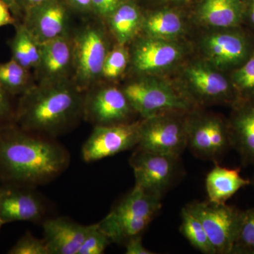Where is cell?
I'll return each mask as SVG.
<instances>
[{
	"mask_svg": "<svg viewBox=\"0 0 254 254\" xmlns=\"http://www.w3.org/2000/svg\"><path fill=\"white\" fill-rule=\"evenodd\" d=\"M237 105L227 125L230 145L244 163L254 165V95L242 98Z\"/></svg>",
	"mask_w": 254,
	"mask_h": 254,
	"instance_id": "15",
	"label": "cell"
},
{
	"mask_svg": "<svg viewBox=\"0 0 254 254\" xmlns=\"http://www.w3.org/2000/svg\"><path fill=\"white\" fill-rule=\"evenodd\" d=\"M25 4L28 6V9L36 6V5L41 4L42 3L45 2L47 0H23Z\"/></svg>",
	"mask_w": 254,
	"mask_h": 254,
	"instance_id": "37",
	"label": "cell"
},
{
	"mask_svg": "<svg viewBox=\"0 0 254 254\" xmlns=\"http://www.w3.org/2000/svg\"><path fill=\"white\" fill-rule=\"evenodd\" d=\"M2 1H4L9 6L10 9L13 11L17 9L18 0H2Z\"/></svg>",
	"mask_w": 254,
	"mask_h": 254,
	"instance_id": "38",
	"label": "cell"
},
{
	"mask_svg": "<svg viewBox=\"0 0 254 254\" xmlns=\"http://www.w3.org/2000/svg\"><path fill=\"white\" fill-rule=\"evenodd\" d=\"M4 222H3L2 219H1V215H0V230H1V227L4 225Z\"/></svg>",
	"mask_w": 254,
	"mask_h": 254,
	"instance_id": "40",
	"label": "cell"
},
{
	"mask_svg": "<svg viewBox=\"0 0 254 254\" xmlns=\"http://www.w3.org/2000/svg\"><path fill=\"white\" fill-rule=\"evenodd\" d=\"M71 44L74 84L82 92L102 76L108 44L104 32L95 25L82 28Z\"/></svg>",
	"mask_w": 254,
	"mask_h": 254,
	"instance_id": "5",
	"label": "cell"
},
{
	"mask_svg": "<svg viewBox=\"0 0 254 254\" xmlns=\"http://www.w3.org/2000/svg\"><path fill=\"white\" fill-rule=\"evenodd\" d=\"M244 6L241 0H204L200 16L214 27L235 28L243 18Z\"/></svg>",
	"mask_w": 254,
	"mask_h": 254,
	"instance_id": "21",
	"label": "cell"
},
{
	"mask_svg": "<svg viewBox=\"0 0 254 254\" xmlns=\"http://www.w3.org/2000/svg\"><path fill=\"white\" fill-rule=\"evenodd\" d=\"M180 157L136 148L129 160L134 174V187L162 198L181 176Z\"/></svg>",
	"mask_w": 254,
	"mask_h": 254,
	"instance_id": "4",
	"label": "cell"
},
{
	"mask_svg": "<svg viewBox=\"0 0 254 254\" xmlns=\"http://www.w3.org/2000/svg\"><path fill=\"white\" fill-rule=\"evenodd\" d=\"M25 188L10 185L0 188V215L4 224L37 222L44 215L41 200Z\"/></svg>",
	"mask_w": 254,
	"mask_h": 254,
	"instance_id": "14",
	"label": "cell"
},
{
	"mask_svg": "<svg viewBox=\"0 0 254 254\" xmlns=\"http://www.w3.org/2000/svg\"><path fill=\"white\" fill-rule=\"evenodd\" d=\"M181 51L177 45L167 40L148 38L135 46L133 64L142 73L154 72L168 68L176 63Z\"/></svg>",
	"mask_w": 254,
	"mask_h": 254,
	"instance_id": "18",
	"label": "cell"
},
{
	"mask_svg": "<svg viewBox=\"0 0 254 254\" xmlns=\"http://www.w3.org/2000/svg\"><path fill=\"white\" fill-rule=\"evenodd\" d=\"M108 18L110 29L119 45L131 41L141 28V16L136 5L125 1Z\"/></svg>",
	"mask_w": 254,
	"mask_h": 254,
	"instance_id": "22",
	"label": "cell"
},
{
	"mask_svg": "<svg viewBox=\"0 0 254 254\" xmlns=\"http://www.w3.org/2000/svg\"><path fill=\"white\" fill-rule=\"evenodd\" d=\"M128 60V52L125 46L119 45L108 52L102 71V76L110 79L119 77L125 71Z\"/></svg>",
	"mask_w": 254,
	"mask_h": 254,
	"instance_id": "30",
	"label": "cell"
},
{
	"mask_svg": "<svg viewBox=\"0 0 254 254\" xmlns=\"http://www.w3.org/2000/svg\"><path fill=\"white\" fill-rule=\"evenodd\" d=\"M127 0H92V11L101 17L108 18Z\"/></svg>",
	"mask_w": 254,
	"mask_h": 254,
	"instance_id": "32",
	"label": "cell"
},
{
	"mask_svg": "<svg viewBox=\"0 0 254 254\" xmlns=\"http://www.w3.org/2000/svg\"><path fill=\"white\" fill-rule=\"evenodd\" d=\"M250 184V180L241 176L240 169L223 168L215 163L205 178V190L209 201L226 203L238 190Z\"/></svg>",
	"mask_w": 254,
	"mask_h": 254,
	"instance_id": "20",
	"label": "cell"
},
{
	"mask_svg": "<svg viewBox=\"0 0 254 254\" xmlns=\"http://www.w3.org/2000/svg\"><path fill=\"white\" fill-rule=\"evenodd\" d=\"M187 76L192 88L201 100L235 99L237 93L233 84L221 73L201 64L189 68Z\"/></svg>",
	"mask_w": 254,
	"mask_h": 254,
	"instance_id": "19",
	"label": "cell"
},
{
	"mask_svg": "<svg viewBox=\"0 0 254 254\" xmlns=\"http://www.w3.org/2000/svg\"><path fill=\"white\" fill-rule=\"evenodd\" d=\"M41 60L36 68L41 82L67 79L73 68L72 44L67 36L40 43Z\"/></svg>",
	"mask_w": 254,
	"mask_h": 254,
	"instance_id": "16",
	"label": "cell"
},
{
	"mask_svg": "<svg viewBox=\"0 0 254 254\" xmlns=\"http://www.w3.org/2000/svg\"><path fill=\"white\" fill-rule=\"evenodd\" d=\"M141 122L95 126L81 150L86 163L98 161L138 145Z\"/></svg>",
	"mask_w": 254,
	"mask_h": 254,
	"instance_id": "9",
	"label": "cell"
},
{
	"mask_svg": "<svg viewBox=\"0 0 254 254\" xmlns=\"http://www.w3.org/2000/svg\"><path fill=\"white\" fill-rule=\"evenodd\" d=\"M12 115L7 93L0 88V127L4 126L3 122L11 118Z\"/></svg>",
	"mask_w": 254,
	"mask_h": 254,
	"instance_id": "34",
	"label": "cell"
},
{
	"mask_svg": "<svg viewBox=\"0 0 254 254\" xmlns=\"http://www.w3.org/2000/svg\"><path fill=\"white\" fill-rule=\"evenodd\" d=\"M123 91L131 108L144 119L158 114L190 109V103L182 95L165 83L142 78L127 84Z\"/></svg>",
	"mask_w": 254,
	"mask_h": 254,
	"instance_id": "6",
	"label": "cell"
},
{
	"mask_svg": "<svg viewBox=\"0 0 254 254\" xmlns=\"http://www.w3.org/2000/svg\"><path fill=\"white\" fill-rule=\"evenodd\" d=\"M12 58L20 65L30 70L36 69L41 60V46L24 24L18 25L10 43Z\"/></svg>",
	"mask_w": 254,
	"mask_h": 254,
	"instance_id": "23",
	"label": "cell"
},
{
	"mask_svg": "<svg viewBox=\"0 0 254 254\" xmlns=\"http://www.w3.org/2000/svg\"><path fill=\"white\" fill-rule=\"evenodd\" d=\"M69 162L67 150L60 143L14 125L0 127V180L6 185L46 184L61 175Z\"/></svg>",
	"mask_w": 254,
	"mask_h": 254,
	"instance_id": "1",
	"label": "cell"
},
{
	"mask_svg": "<svg viewBox=\"0 0 254 254\" xmlns=\"http://www.w3.org/2000/svg\"><path fill=\"white\" fill-rule=\"evenodd\" d=\"M31 87L29 70L13 59L0 63V88L5 93L22 95Z\"/></svg>",
	"mask_w": 254,
	"mask_h": 254,
	"instance_id": "25",
	"label": "cell"
},
{
	"mask_svg": "<svg viewBox=\"0 0 254 254\" xmlns=\"http://www.w3.org/2000/svg\"><path fill=\"white\" fill-rule=\"evenodd\" d=\"M232 83L242 98L254 95V52L232 75Z\"/></svg>",
	"mask_w": 254,
	"mask_h": 254,
	"instance_id": "28",
	"label": "cell"
},
{
	"mask_svg": "<svg viewBox=\"0 0 254 254\" xmlns=\"http://www.w3.org/2000/svg\"><path fill=\"white\" fill-rule=\"evenodd\" d=\"M76 9L81 11H91L92 10V0H68Z\"/></svg>",
	"mask_w": 254,
	"mask_h": 254,
	"instance_id": "36",
	"label": "cell"
},
{
	"mask_svg": "<svg viewBox=\"0 0 254 254\" xmlns=\"http://www.w3.org/2000/svg\"><path fill=\"white\" fill-rule=\"evenodd\" d=\"M90 225L67 218L49 219L43 225L44 240L50 254H77Z\"/></svg>",
	"mask_w": 254,
	"mask_h": 254,
	"instance_id": "17",
	"label": "cell"
},
{
	"mask_svg": "<svg viewBox=\"0 0 254 254\" xmlns=\"http://www.w3.org/2000/svg\"><path fill=\"white\" fill-rule=\"evenodd\" d=\"M111 243V240L98 224H93L90 225L77 254H102Z\"/></svg>",
	"mask_w": 254,
	"mask_h": 254,
	"instance_id": "29",
	"label": "cell"
},
{
	"mask_svg": "<svg viewBox=\"0 0 254 254\" xmlns=\"http://www.w3.org/2000/svg\"><path fill=\"white\" fill-rule=\"evenodd\" d=\"M182 222L180 232L190 245L204 254H215L201 222L187 206L181 211Z\"/></svg>",
	"mask_w": 254,
	"mask_h": 254,
	"instance_id": "26",
	"label": "cell"
},
{
	"mask_svg": "<svg viewBox=\"0 0 254 254\" xmlns=\"http://www.w3.org/2000/svg\"><path fill=\"white\" fill-rule=\"evenodd\" d=\"M187 148L197 158L216 163L230 145L228 126L221 119L200 117L187 121Z\"/></svg>",
	"mask_w": 254,
	"mask_h": 254,
	"instance_id": "10",
	"label": "cell"
},
{
	"mask_svg": "<svg viewBox=\"0 0 254 254\" xmlns=\"http://www.w3.org/2000/svg\"><path fill=\"white\" fill-rule=\"evenodd\" d=\"M250 16L251 21L254 26V0H252V2H251Z\"/></svg>",
	"mask_w": 254,
	"mask_h": 254,
	"instance_id": "39",
	"label": "cell"
},
{
	"mask_svg": "<svg viewBox=\"0 0 254 254\" xmlns=\"http://www.w3.org/2000/svg\"><path fill=\"white\" fill-rule=\"evenodd\" d=\"M232 254H254V208L241 211Z\"/></svg>",
	"mask_w": 254,
	"mask_h": 254,
	"instance_id": "27",
	"label": "cell"
},
{
	"mask_svg": "<svg viewBox=\"0 0 254 254\" xmlns=\"http://www.w3.org/2000/svg\"><path fill=\"white\" fill-rule=\"evenodd\" d=\"M142 235L133 237L129 239L125 243V254H153L154 252H152L148 249L145 248L142 242Z\"/></svg>",
	"mask_w": 254,
	"mask_h": 254,
	"instance_id": "33",
	"label": "cell"
},
{
	"mask_svg": "<svg viewBox=\"0 0 254 254\" xmlns=\"http://www.w3.org/2000/svg\"><path fill=\"white\" fill-rule=\"evenodd\" d=\"M83 97L74 83L40 82L21 96L15 120L24 131L58 136L83 115Z\"/></svg>",
	"mask_w": 254,
	"mask_h": 254,
	"instance_id": "2",
	"label": "cell"
},
{
	"mask_svg": "<svg viewBox=\"0 0 254 254\" xmlns=\"http://www.w3.org/2000/svg\"><path fill=\"white\" fill-rule=\"evenodd\" d=\"M187 208L201 222L215 254H231L240 220V210L227 203L194 201Z\"/></svg>",
	"mask_w": 254,
	"mask_h": 254,
	"instance_id": "7",
	"label": "cell"
},
{
	"mask_svg": "<svg viewBox=\"0 0 254 254\" xmlns=\"http://www.w3.org/2000/svg\"><path fill=\"white\" fill-rule=\"evenodd\" d=\"M132 111L123 90L115 87L94 90L83 98V116L95 126L128 123Z\"/></svg>",
	"mask_w": 254,
	"mask_h": 254,
	"instance_id": "11",
	"label": "cell"
},
{
	"mask_svg": "<svg viewBox=\"0 0 254 254\" xmlns=\"http://www.w3.org/2000/svg\"><path fill=\"white\" fill-rule=\"evenodd\" d=\"M9 6L2 0H0V28L7 25L14 24V18L10 11Z\"/></svg>",
	"mask_w": 254,
	"mask_h": 254,
	"instance_id": "35",
	"label": "cell"
},
{
	"mask_svg": "<svg viewBox=\"0 0 254 254\" xmlns=\"http://www.w3.org/2000/svg\"><path fill=\"white\" fill-rule=\"evenodd\" d=\"M161 208V198L134 187L98 224L112 243L125 245L142 235Z\"/></svg>",
	"mask_w": 254,
	"mask_h": 254,
	"instance_id": "3",
	"label": "cell"
},
{
	"mask_svg": "<svg viewBox=\"0 0 254 254\" xmlns=\"http://www.w3.org/2000/svg\"><path fill=\"white\" fill-rule=\"evenodd\" d=\"M205 50L209 59L220 67H237L253 54L251 42L239 31L215 33L205 41Z\"/></svg>",
	"mask_w": 254,
	"mask_h": 254,
	"instance_id": "13",
	"label": "cell"
},
{
	"mask_svg": "<svg viewBox=\"0 0 254 254\" xmlns=\"http://www.w3.org/2000/svg\"><path fill=\"white\" fill-rule=\"evenodd\" d=\"M150 38L168 40L181 34L183 23L178 14L172 11H161L150 15L143 23Z\"/></svg>",
	"mask_w": 254,
	"mask_h": 254,
	"instance_id": "24",
	"label": "cell"
},
{
	"mask_svg": "<svg viewBox=\"0 0 254 254\" xmlns=\"http://www.w3.org/2000/svg\"><path fill=\"white\" fill-rule=\"evenodd\" d=\"M166 113L141 122L136 147L153 153L181 156L187 148V121Z\"/></svg>",
	"mask_w": 254,
	"mask_h": 254,
	"instance_id": "8",
	"label": "cell"
},
{
	"mask_svg": "<svg viewBox=\"0 0 254 254\" xmlns=\"http://www.w3.org/2000/svg\"><path fill=\"white\" fill-rule=\"evenodd\" d=\"M68 13L59 0H47L28 9L23 23L39 43L66 36Z\"/></svg>",
	"mask_w": 254,
	"mask_h": 254,
	"instance_id": "12",
	"label": "cell"
},
{
	"mask_svg": "<svg viewBox=\"0 0 254 254\" xmlns=\"http://www.w3.org/2000/svg\"><path fill=\"white\" fill-rule=\"evenodd\" d=\"M9 254H50L44 239L37 238L28 232L8 252Z\"/></svg>",
	"mask_w": 254,
	"mask_h": 254,
	"instance_id": "31",
	"label": "cell"
}]
</instances>
